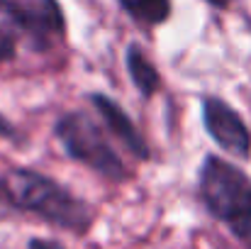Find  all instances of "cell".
<instances>
[{"label": "cell", "mask_w": 251, "mask_h": 249, "mask_svg": "<svg viewBox=\"0 0 251 249\" xmlns=\"http://www.w3.org/2000/svg\"><path fill=\"white\" fill-rule=\"evenodd\" d=\"M0 208L42 218L44 222L83 235L95 220V210L74 195L64 183L34 168H12L0 176Z\"/></svg>", "instance_id": "6da1fadb"}, {"label": "cell", "mask_w": 251, "mask_h": 249, "mask_svg": "<svg viewBox=\"0 0 251 249\" xmlns=\"http://www.w3.org/2000/svg\"><path fill=\"white\" fill-rule=\"evenodd\" d=\"M198 195L205 210L251 247V178L237 164L207 154L198 168Z\"/></svg>", "instance_id": "7a4b0ae2"}, {"label": "cell", "mask_w": 251, "mask_h": 249, "mask_svg": "<svg viewBox=\"0 0 251 249\" xmlns=\"http://www.w3.org/2000/svg\"><path fill=\"white\" fill-rule=\"evenodd\" d=\"M54 137L71 157L74 162H81L90 171L110 178V181H127L129 168L122 164L120 154L112 149V144L105 137V130L88 117L85 112L69 110L56 117L54 122Z\"/></svg>", "instance_id": "3957f363"}, {"label": "cell", "mask_w": 251, "mask_h": 249, "mask_svg": "<svg viewBox=\"0 0 251 249\" xmlns=\"http://www.w3.org/2000/svg\"><path fill=\"white\" fill-rule=\"evenodd\" d=\"M0 27L22 34L32 52H49L66 37L59 0H0Z\"/></svg>", "instance_id": "277c9868"}, {"label": "cell", "mask_w": 251, "mask_h": 249, "mask_svg": "<svg viewBox=\"0 0 251 249\" xmlns=\"http://www.w3.org/2000/svg\"><path fill=\"white\" fill-rule=\"evenodd\" d=\"M202 127L210 139L237 159H251V132L242 115L220 95H202L200 100Z\"/></svg>", "instance_id": "5b68a950"}, {"label": "cell", "mask_w": 251, "mask_h": 249, "mask_svg": "<svg viewBox=\"0 0 251 249\" xmlns=\"http://www.w3.org/2000/svg\"><path fill=\"white\" fill-rule=\"evenodd\" d=\"M90 105L95 108L98 117L102 120L105 130L122 142V147L139 162H149L151 159V149L147 144V139L142 137V132L137 130V125L132 122V117L125 112V108L120 103H115L110 95L105 93H88Z\"/></svg>", "instance_id": "8992f818"}, {"label": "cell", "mask_w": 251, "mask_h": 249, "mask_svg": "<svg viewBox=\"0 0 251 249\" xmlns=\"http://www.w3.org/2000/svg\"><path fill=\"white\" fill-rule=\"evenodd\" d=\"M125 66H127V74L134 83V88L142 93V98H154V93L161 88V74L159 69L147 59L144 49L139 44H129L127 52H125Z\"/></svg>", "instance_id": "52a82bcc"}, {"label": "cell", "mask_w": 251, "mask_h": 249, "mask_svg": "<svg viewBox=\"0 0 251 249\" xmlns=\"http://www.w3.org/2000/svg\"><path fill=\"white\" fill-rule=\"evenodd\" d=\"M115 2L127 17H132L142 27H159L168 22L173 12L171 0H115Z\"/></svg>", "instance_id": "ba28073f"}, {"label": "cell", "mask_w": 251, "mask_h": 249, "mask_svg": "<svg viewBox=\"0 0 251 249\" xmlns=\"http://www.w3.org/2000/svg\"><path fill=\"white\" fill-rule=\"evenodd\" d=\"M17 54V42H15V34L7 32L5 27H0V66L12 61Z\"/></svg>", "instance_id": "9c48e42d"}, {"label": "cell", "mask_w": 251, "mask_h": 249, "mask_svg": "<svg viewBox=\"0 0 251 249\" xmlns=\"http://www.w3.org/2000/svg\"><path fill=\"white\" fill-rule=\"evenodd\" d=\"M0 137L2 139H10V142H20V130L15 127V122L10 117H5L0 112Z\"/></svg>", "instance_id": "30bf717a"}, {"label": "cell", "mask_w": 251, "mask_h": 249, "mask_svg": "<svg viewBox=\"0 0 251 249\" xmlns=\"http://www.w3.org/2000/svg\"><path fill=\"white\" fill-rule=\"evenodd\" d=\"M27 249H64V245L56 242V240H39V237H34V240L27 242Z\"/></svg>", "instance_id": "8fae6325"}, {"label": "cell", "mask_w": 251, "mask_h": 249, "mask_svg": "<svg viewBox=\"0 0 251 249\" xmlns=\"http://www.w3.org/2000/svg\"><path fill=\"white\" fill-rule=\"evenodd\" d=\"M212 7H217V10H227L229 7V0H207Z\"/></svg>", "instance_id": "7c38bea8"}, {"label": "cell", "mask_w": 251, "mask_h": 249, "mask_svg": "<svg viewBox=\"0 0 251 249\" xmlns=\"http://www.w3.org/2000/svg\"><path fill=\"white\" fill-rule=\"evenodd\" d=\"M247 25H249V29H251V17H247Z\"/></svg>", "instance_id": "4fadbf2b"}]
</instances>
